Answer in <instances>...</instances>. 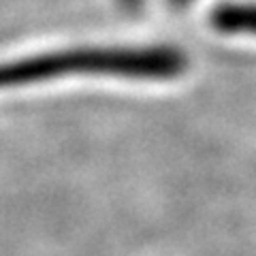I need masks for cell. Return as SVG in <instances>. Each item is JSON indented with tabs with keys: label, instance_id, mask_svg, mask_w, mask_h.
Wrapping results in <instances>:
<instances>
[{
	"label": "cell",
	"instance_id": "6da1fadb",
	"mask_svg": "<svg viewBox=\"0 0 256 256\" xmlns=\"http://www.w3.org/2000/svg\"><path fill=\"white\" fill-rule=\"evenodd\" d=\"M186 70V56L173 47H90L0 64V90L66 75L173 79Z\"/></svg>",
	"mask_w": 256,
	"mask_h": 256
},
{
	"label": "cell",
	"instance_id": "7a4b0ae2",
	"mask_svg": "<svg viewBox=\"0 0 256 256\" xmlns=\"http://www.w3.org/2000/svg\"><path fill=\"white\" fill-rule=\"evenodd\" d=\"M212 26L228 34H256V4H226L216 9Z\"/></svg>",
	"mask_w": 256,
	"mask_h": 256
},
{
	"label": "cell",
	"instance_id": "3957f363",
	"mask_svg": "<svg viewBox=\"0 0 256 256\" xmlns=\"http://www.w3.org/2000/svg\"><path fill=\"white\" fill-rule=\"evenodd\" d=\"M126 2H134V0H126Z\"/></svg>",
	"mask_w": 256,
	"mask_h": 256
}]
</instances>
